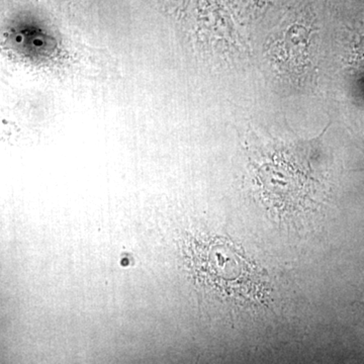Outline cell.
<instances>
[{"label": "cell", "mask_w": 364, "mask_h": 364, "mask_svg": "<svg viewBox=\"0 0 364 364\" xmlns=\"http://www.w3.org/2000/svg\"><path fill=\"white\" fill-rule=\"evenodd\" d=\"M189 254L191 269L200 284L246 305L267 301V273L231 242L222 238L196 241Z\"/></svg>", "instance_id": "1"}, {"label": "cell", "mask_w": 364, "mask_h": 364, "mask_svg": "<svg viewBox=\"0 0 364 364\" xmlns=\"http://www.w3.org/2000/svg\"><path fill=\"white\" fill-rule=\"evenodd\" d=\"M359 53L364 57V39L360 41V45H359Z\"/></svg>", "instance_id": "2"}]
</instances>
